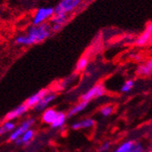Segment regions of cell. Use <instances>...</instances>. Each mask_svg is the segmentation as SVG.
Listing matches in <instances>:
<instances>
[{
  "label": "cell",
  "instance_id": "cell-19",
  "mask_svg": "<svg viewBox=\"0 0 152 152\" xmlns=\"http://www.w3.org/2000/svg\"><path fill=\"white\" fill-rule=\"evenodd\" d=\"M134 88H135V81L133 79H129V80H126L125 82L123 83L120 90H121L122 93H129Z\"/></svg>",
  "mask_w": 152,
  "mask_h": 152
},
{
  "label": "cell",
  "instance_id": "cell-15",
  "mask_svg": "<svg viewBox=\"0 0 152 152\" xmlns=\"http://www.w3.org/2000/svg\"><path fill=\"white\" fill-rule=\"evenodd\" d=\"M58 115V111L55 110L54 108H47L46 110H44V113L42 116V120L44 123L46 124H51L53 123V121L55 120Z\"/></svg>",
  "mask_w": 152,
  "mask_h": 152
},
{
  "label": "cell",
  "instance_id": "cell-9",
  "mask_svg": "<svg viewBox=\"0 0 152 152\" xmlns=\"http://www.w3.org/2000/svg\"><path fill=\"white\" fill-rule=\"evenodd\" d=\"M56 98H57L56 93L48 91L44 98L34 107V110L35 111H42V110H46L48 108V107L49 106V104L56 99Z\"/></svg>",
  "mask_w": 152,
  "mask_h": 152
},
{
  "label": "cell",
  "instance_id": "cell-23",
  "mask_svg": "<svg viewBox=\"0 0 152 152\" xmlns=\"http://www.w3.org/2000/svg\"><path fill=\"white\" fill-rule=\"evenodd\" d=\"M132 58H135V59H137V60H139V59H140V55H133Z\"/></svg>",
  "mask_w": 152,
  "mask_h": 152
},
{
  "label": "cell",
  "instance_id": "cell-2",
  "mask_svg": "<svg viewBox=\"0 0 152 152\" xmlns=\"http://www.w3.org/2000/svg\"><path fill=\"white\" fill-rule=\"evenodd\" d=\"M55 15V9L52 7H43L36 10L32 18V26H38L48 23Z\"/></svg>",
  "mask_w": 152,
  "mask_h": 152
},
{
  "label": "cell",
  "instance_id": "cell-16",
  "mask_svg": "<svg viewBox=\"0 0 152 152\" xmlns=\"http://www.w3.org/2000/svg\"><path fill=\"white\" fill-rule=\"evenodd\" d=\"M88 102H86V101H81V102L77 103L76 106H74L72 108H70L69 110H68L67 117L71 118V117L80 113L81 111H83V110H85V108L88 107Z\"/></svg>",
  "mask_w": 152,
  "mask_h": 152
},
{
  "label": "cell",
  "instance_id": "cell-20",
  "mask_svg": "<svg viewBox=\"0 0 152 152\" xmlns=\"http://www.w3.org/2000/svg\"><path fill=\"white\" fill-rule=\"evenodd\" d=\"M88 64V58L87 57H83V58H79V60L77 61V65H76V70L77 71L84 70L87 67Z\"/></svg>",
  "mask_w": 152,
  "mask_h": 152
},
{
  "label": "cell",
  "instance_id": "cell-13",
  "mask_svg": "<svg viewBox=\"0 0 152 152\" xmlns=\"http://www.w3.org/2000/svg\"><path fill=\"white\" fill-rule=\"evenodd\" d=\"M95 120L93 118H84L79 121L75 122L72 125V129L75 130H79V129H91L95 126Z\"/></svg>",
  "mask_w": 152,
  "mask_h": 152
},
{
  "label": "cell",
  "instance_id": "cell-5",
  "mask_svg": "<svg viewBox=\"0 0 152 152\" xmlns=\"http://www.w3.org/2000/svg\"><path fill=\"white\" fill-rule=\"evenodd\" d=\"M34 123H35V119L33 118H29L24 120L20 124V126L16 128L11 132V134L9 136V140L11 141H16L17 140H18L26 130L31 129V127L34 125Z\"/></svg>",
  "mask_w": 152,
  "mask_h": 152
},
{
  "label": "cell",
  "instance_id": "cell-8",
  "mask_svg": "<svg viewBox=\"0 0 152 152\" xmlns=\"http://www.w3.org/2000/svg\"><path fill=\"white\" fill-rule=\"evenodd\" d=\"M152 40V23H148L145 30L135 40V45L137 47H145Z\"/></svg>",
  "mask_w": 152,
  "mask_h": 152
},
{
  "label": "cell",
  "instance_id": "cell-21",
  "mask_svg": "<svg viewBox=\"0 0 152 152\" xmlns=\"http://www.w3.org/2000/svg\"><path fill=\"white\" fill-rule=\"evenodd\" d=\"M114 111V107L111 106V105H106L104 106L103 107H101L100 109V113L103 117L107 118V117H109L111 115Z\"/></svg>",
  "mask_w": 152,
  "mask_h": 152
},
{
  "label": "cell",
  "instance_id": "cell-24",
  "mask_svg": "<svg viewBox=\"0 0 152 152\" xmlns=\"http://www.w3.org/2000/svg\"><path fill=\"white\" fill-rule=\"evenodd\" d=\"M151 127H152V121H151Z\"/></svg>",
  "mask_w": 152,
  "mask_h": 152
},
{
  "label": "cell",
  "instance_id": "cell-17",
  "mask_svg": "<svg viewBox=\"0 0 152 152\" xmlns=\"http://www.w3.org/2000/svg\"><path fill=\"white\" fill-rule=\"evenodd\" d=\"M66 120V115L63 112H58L56 118H55V120L51 124V128L54 129L62 128L65 125Z\"/></svg>",
  "mask_w": 152,
  "mask_h": 152
},
{
  "label": "cell",
  "instance_id": "cell-4",
  "mask_svg": "<svg viewBox=\"0 0 152 152\" xmlns=\"http://www.w3.org/2000/svg\"><path fill=\"white\" fill-rule=\"evenodd\" d=\"M112 152H145V148L139 140H127L119 144Z\"/></svg>",
  "mask_w": 152,
  "mask_h": 152
},
{
  "label": "cell",
  "instance_id": "cell-3",
  "mask_svg": "<svg viewBox=\"0 0 152 152\" xmlns=\"http://www.w3.org/2000/svg\"><path fill=\"white\" fill-rule=\"evenodd\" d=\"M83 0H60L55 9V14H66L70 16L73 12L80 7Z\"/></svg>",
  "mask_w": 152,
  "mask_h": 152
},
{
  "label": "cell",
  "instance_id": "cell-18",
  "mask_svg": "<svg viewBox=\"0 0 152 152\" xmlns=\"http://www.w3.org/2000/svg\"><path fill=\"white\" fill-rule=\"evenodd\" d=\"M17 127H16L15 122L10 121V120H7L3 125L0 127V136L5 135L8 132H12Z\"/></svg>",
  "mask_w": 152,
  "mask_h": 152
},
{
  "label": "cell",
  "instance_id": "cell-7",
  "mask_svg": "<svg viewBox=\"0 0 152 152\" xmlns=\"http://www.w3.org/2000/svg\"><path fill=\"white\" fill-rule=\"evenodd\" d=\"M69 16L66 14H55L52 18L49 20V25L51 26L52 32H58L66 24Z\"/></svg>",
  "mask_w": 152,
  "mask_h": 152
},
{
  "label": "cell",
  "instance_id": "cell-10",
  "mask_svg": "<svg viewBox=\"0 0 152 152\" xmlns=\"http://www.w3.org/2000/svg\"><path fill=\"white\" fill-rule=\"evenodd\" d=\"M27 109H28V107H27V106L25 103L21 104V105L18 106L17 107H15L14 109L10 110L6 116V119L10 120V121H14L16 118L23 116L27 111Z\"/></svg>",
  "mask_w": 152,
  "mask_h": 152
},
{
  "label": "cell",
  "instance_id": "cell-1",
  "mask_svg": "<svg viewBox=\"0 0 152 152\" xmlns=\"http://www.w3.org/2000/svg\"><path fill=\"white\" fill-rule=\"evenodd\" d=\"M52 29L49 23L38 26H31L26 33L18 35L15 38V44L21 47H29L39 44L47 40L52 35Z\"/></svg>",
  "mask_w": 152,
  "mask_h": 152
},
{
  "label": "cell",
  "instance_id": "cell-14",
  "mask_svg": "<svg viewBox=\"0 0 152 152\" xmlns=\"http://www.w3.org/2000/svg\"><path fill=\"white\" fill-rule=\"evenodd\" d=\"M35 137V130L32 129H29L28 130H26L18 140H17L15 142L17 145H26L29 142L32 141V140Z\"/></svg>",
  "mask_w": 152,
  "mask_h": 152
},
{
  "label": "cell",
  "instance_id": "cell-11",
  "mask_svg": "<svg viewBox=\"0 0 152 152\" xmlns=\"http://www.w3.org/2000/svg\"><path fill=\"white\" fill-rule=\"evenodd\" d=\"M136 72L140 77H143L152 76V59H148L139 65Z\"/></svg>",
  "mask_w": 152,
  "mask_h": 152
},
{
  "label": "cell",
  "instance_id": "cell-12",
  "mask_svg": "<svg viewBox=\"0 0 152 152\" xmlns=\"http://www.w3.org/2000/svg\"><path fill=\"white\" fill-rule=\"evenodd\" d=\"M48 91L47 89H41L37 92H36L35 94L31 95L28 99H26V105L27 106V107H34L41 99H42L44 96H46V94L48 93Z\"/></svg>",
  "mask_w": 152,
  "mask_h": 152
},
{
  "label": "cell",
  "instance_id": "cell-6",
  "mask_svg": "<svg viewBox=\"0 0 152 152\" xmlns=\"http://www.w3.org/2000/svg\"><path fill=\"white\" fill-rule=\"evenodd\" d=\"M105 93H106V89L103 85H101V84L96 85V86L92 87L91 88H89L86 93H84L81 96V100L89 102L90 100H92L94 99H98V98H100V96H104Z\"/></svg>",
  "mask_w": 152,
  "mask_h": 152
},
{
  "label": "cell",
  "instance_id": "cell-22",
  "mask_svg": "<svg viewBox=\"0 0 152 152\" xmlns=\"http://www.w3.org/2000/svg\"><path fill=\"white\" fill-rule=\"evenodd\" d=\"M110 147H111V144L108 141L104 142L102 145H100V147L99 148V152H107L110 149Z\"/></svg>",
  "mask_w": 152,
  "mask_h": 152
},
{
  "label": "cell",
  "instance_id": "cell-25",
  "mask_svg": "<svg viewBox=\"0 0 152 152\" xmlns=\"http://www.w3.org/2000/svg\"><path fill=\"white\" fill-rule=\"evenodd\" d=\"M150 152H152V151H150Z\"/></svg>",
  "mask_w": 152,
  "mask_h": 152
}]
</instances>
